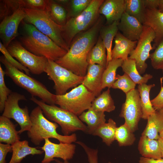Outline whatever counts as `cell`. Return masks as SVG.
Segmentation results:
<instances>
[{
  "instance_id": "6da1fadb",
  "label": "cell",
  "mask_w": 163,
  "mask_h": 163,
  "mask_svg": "<svg viewBox=\"0 0 163 163\" xmlns=\"http://www.w3.org/2000/svg\"><path fill=\"white\" fill-rule=\"evenodd\" d=\"M104 20L103 17L100 15L91 27L77 34L66 54L56 62L78 76L85 77L88 65V54L97 42Z\"/></svg>"
},
{
  "instance_id": "7a4b0ae2",
  "label": "cell",
  "mask_w": 163,
  "mask_h": 163,
  "mask_svg": "<svg viewBox=\"0 0 163 163\" xmlns=\"http://www.w3.org/2000/svg\"><path fill=\"white\" fill-rule=\"evenodd\" d=\"M23 32L19 41L27 50L38 56L56 61L63 57L67 51L61 47L33 25L22 21Z\"/></svg>"
},
{
  "instance_id": "3957f363",
  "label": "cell",
  "mask_w": 163,
  "mask_h": 163,
  "mask_svg": "<svg viewBox=\"0 0 163 163\" xmlns=\"http://www.w3.org/2000/svg\"><path fill=\"white\" fill-rule=\"evenodd\" d=\"M43 113L41 109L37 106L30 115L32 126L27 134L33 143L39 145L46 138L55 139L60 142L64 143H71L76 142L77 137L75 133L68 136L59 134L56 131L59 127L58 124L49 121Z\"/></svg>"
},
{
  "instance_id": "277c9868",
  "label": "cell",
  "mask_w": 163,
  "mask_h": 163,
  "mask_svg": "<svg viewBox=\"0 0 163 163\" xmlns=\"http://www.w3.org/2000/svg\"><path fill=\"white\" fill-rule=\"evenodd\" d=\"M0 61L5 66V75L16 84L27 91L32 96L38 97L48 104H55L56 94L51 93L43 84L13 66L3 55L0 56Z\"/></svg>"
},
{
  "instance_id": "5b68a950",
  "label": "cell",
  "mask_w": 163,
  "mask_h": 163,
  "mask_svg": "<svg viewBox=\"0 0 163 163\" xmlns=\"http://www.w3.org/2000/svg\"><path fill=\"white\" fill-rule=\"evenodd\" d=\"M104 0H92L83 12L77 16L68 18L62 26V35L69 47L74 37L79 34L91 27L100 15L99 8Z\"/></svg>"
},
{
  "instance_id": "8992f818",
  "label": "cell",
  "mask_w": 163,
  "mask_h": 163,
  "mask_svg": "<svg viewBox=\"0 0 163 163\" xmlns=\"http://www.w3.org/2000/svg\"><path fill=\"white\" fill-rule=\"evenodd\" d=\"M30 100L40 107L48 119L60 126L64 135H69L79 130L86 133L87 126L77 116L55 105L48 104L32 96Z\"/></svg>"
},
{
  "instance_id": "52a82bcc",
  "label": "cell",
  "mask_w": 163,
  "mask_h": 163,
  "mask_svg": "<svg viewBox=\"0 0 163 163\" xmlns=\"http://www.w3.org/2000/svg\"><path fill=\"white\" fill-rule=\"evenodd\" d=\"M24 9L26 14L24 22L33 25L61 47L69 50V48L62 35V26L54 22L45 11L30 8Z\"/></svg>"
},
{
  "instance_id": "ba28073f",
  "label": "cell",
  "mask_w": 163,
  "mask_h": 163,
  "mask_svg": "<svg viewBox=\"0 0 163 163\" xmlns=\"http://www.w3.org/2000/svg\"><path fill=\"white\" fill-rule=\"evenodd\" d=\"M95 97L82 84L62 95H56L55 104L78 116L91 107Z\"/></svg>"
},
{
  "instance_id": "9c48e42d",
  "label": "cell",
  "mask_w": 163,
  "mask_h": 163,
  "mask_svg": "<svg viewBox=\"0 0 163 163\" xmlns=\"http://www.w3.org/2000/svg\"><path fill=\"white\" fill-rule=\"evenodd\" d=\"M44 72L54 83L53 88L56 95H62L69 89L82 84L84 77L78 76L55 61L48 59Z\"/></svg>"
},
{
  "instance_id": "30bf717a",
  "label": "cell",
  "mask_w": 163,
  "mask_h": 163,
  "mask_svg": "<svg viewBox=\"0 0 163 163\" xmlns=\"http://www.w3.org/2000/svg\"><path fill=\"white\" fill-rule=\"evenodd\" d=\"M25 96L15 92L8 96L6 101L2 116L14 120L19 125V134L29 131L32 126L28 107H20L18 102L21 100H26Z\"/></svg>"
},
{
  "instance_id": "8fae6325",
  "label": "cell",
  "mask_w": 163,
  "mask_h": 163,
  "mask_svg": "<svg viewBox=\"0 0 163 163\" xmlns=\"http://www.w3.org/2000/svg\"><path fill=\"white\" fill-rule=\"evenodd\" d=\"M6 48L12 56L32 74L40 75L44 72L48 61L46 58L36 56L31 53L19 41L13 40Z\"/></svg>"
},
{
  "instance_id": "7c38bea8",
  "label": "cell",
  "mask_w": 163,
  "mask_h": 163,
  "mask_svg": "<svg viewBox=\"0 0 163 163\" xmlns=\"http://www.w3.org/2000/svg\"><path fill=\"white\" fill-rule=\"evenodd\" d=\"M143 26V31L137 41L136 46L128 57L135 60L137 69L140 75L144 73L147 67L145 61L149 58L150 51L153 50L151 43L156 37L154 31L151 27L144 25Z\"/></svg>"
},
{
  "instance_id": "4fadbf2b",
  "label": "cell",
  "mask_w": 163,
  "mask_h": 163,
  "mask_svg": "<svg viewBox=\"0 0 163 163\" xmlns=\"http://www.w3.org/2000/svg\"><path fill=\"white\" fill-rule=\"evenodd\" d=\"M126 99L122 106L119 116L124 118L125 122L134 132L138 129L139 122L142 115L140 98L137 89L126 94Z\"/></svg>"
},
{
  "instance_id": "5bb4252c",
  "label": "cell",
  "mask_w": 163,
  "mask_h": 163,
  "mask_svg": "<svg viewBox=\"0 0 163 163\" xmlns=\"http://www.w3.org/2000/svg\"><path fill=\"white\" fill-rule=\"evenodd\" d=\"M26 16L24 8H20L1 21L0 37L2 43L6 48L18 35L19 26Z\"/></svg>"
},
{
  "instance_id": "9a60e30c",
  "label": "cell",
  "mask_w": 163,
  "mask_h": 163,
  "mask_svg": "<svg viewBox=\"0 0 163 163\" xmlns=\"http://www.w3.org/2000/svg\"><path fill=\"white\" fill-rule=\"evenodd\" d=\"M43 145L41 147L45 152L42 163H50L55 158H59L63 161L72 158L75 153L76 145L71 143L60 142L56 144L51 142L48 138L44 139Z\"/></svg>"
},
{
  "instance_id": "2e32d148",
  "label": "cell",
  "mask_w": 163,
  "mask_h": 163,
  "mask_svg": "<svg viewBox=\"0 0 163 163\" xmlns=\"http://www.w3.org/2000/svg\"><path fill=\"white\" fill-rule=\"evenodd\" d=\"M106 68L97 64H89L86 74L82 84L95 97L101 94L103 89L102 80L103 72Z\"/></svg>"
},
{
  "instance_id": "e0dca14e",
  "label": "cell",
  "mask_w": 163,
  "mask_h": 163,
  "mask_svg": "<svg viewBox=\"0 0 163 163\" xmlns=\"http://www.w3.org/2000/svg\"><path fill=\"white\" fill-rule=\"evenodd\" d=\"M143 24L136 18L123 13L118 25L119 31L132 41H138L143 29Z\"/></svg>"
},
{
  "instance_id": "ac0fdd59",
  "label": "cell",
  "mask_w": 163,
  "mask_h": 163,
  "mask_svg": "<svg viewBox=\"0 0 163 163\" xmlns=\"http://www.w3.org/2000/svg\"><path fill=\"white\" fill-rule=\"evenodd\" d=\"M125 0H105L99 10L100 14L106 19V25L119 21L125 12Z\"/></svg>"
},
{
  "instance_id": "d6986e66",
  "label": "cell",
  "mask_w": 163,
  "mask_h": 163,
  "mask_svg": "<svg viewBox=\"0 0 163 163\" xmlns=\"http://www.w3.org/2000/svg\"><path fill=\"white\" fill-rule=\"evenodd\" d=\"M143 25L151 27L155 34L152 46L155 49L163 37V13L158 9L146 8Z\"/></svg>"
},
{
  "instance_id": "ffe728a7",
  "label": "cell",
  "mask_w": 163,
  "mask_h": 163,
  "mask_svg": "<svg viewBox=\"0 0 163 163\" xmlns=\"http://www.w3.org/2000/svg\"><path fill=\"white\" fill-rule=\"evenodd\" d=\"M115 45L112 50V59H127L136 48L137 41H132L124 36L119 31L114 38Z\"/></svg>"
},
{
  "instance_id": "44dd1931",
  "label": "cell",
  "mask_w": 163,
  "mask_h": 163,
  "mask_svg": "<svg viewBox=\"0 0 163 163\" xmlns=\"http://www.w3.org/2000/svg\"><path fill=\"white\" fill-rule=\"evenodd\" d=\"M146 126L142 134L152 139L158 140L159 133L163 130V111L160 109L149 116Z\"/></svg>"
},
{
  "instance_id": "7402d4cb",
  "label": "cell",
  "mask_w": 163,
  "mask_h": 163,
  "mask_svg": "<svg viewBox=\"0 0 163 163\" xmlns=\"http://www.w3.org/2000/svg\"><path fill=\"white\" fill-rule=\"evenodd\" d=\"M138 148L142 157L155 159L162 158L158 140L150 139L141 135Z\"/></svg>"
},
{
  "instance_id": "603a6c76",
  "label": "cell",
  "mask_w": 163,
  "mask_h": 163,
  "mask_svg": "<svg viewBox=\"0 0 163 163\" xmlns=\"http://www.w3.org/2000/svg\"><path fill=\"white\" fill-rule=\"evenodd\" d=\"M17 124H14L10 119L2 115L0 117V143L12 145L20 140Z\"/></svg>"
},
{
  "instance_id": "cb8c5ba5",
  "label": "cell",
  "mask_w": 163,
  "mask_h": 163,
  "mask_svg": "<svg viewBox=\"0 0 163 163\" xmlns=\"http://www.w3.org/2000/svg\"><path fill=\"white\" fill-rule=\"evenodd\" d=\"M12 154L9 163H20L24 158L30 155H41L44 151L35 147L30 146L26 140L18 141L11 145Z\"/></svg>"
},
{
  "instance_id": "d4e9b609",
  "label": "cell",
  "mask_w": 163,
  "mask_h": 163,
  "mask_svg": "<svg viewBox=\"0 0 163 163\" xmlns=\"http://www.w3.org/2000/svg\"><path fill=\"white\" fill-rule=\"evenodd\" d=\"M78 116L80 120L87 124L86 133L92 135L101 124L106 122L104 112L95 110L91 107Z\"/></svg>"
},
{
  "instance_id": "484cf974",
  "label": "cell",
  "mask_w": 163,
  "mask_h": 163,
  "mask_svg": "<svg viewBox=\"0 0 163 163\" xmlns=\"http://www.w3.org/2000/svg\"><path fill=\"white\" fill-rule=\"evenodd\" d=\"M119 21H116L110 24L104 25L101 27L99 35L101 38L106 49L107 66L112 59L111 51L113 39L119 31L118 25Z\"/></svg>"
},
{
  "instance_id": "4316f807",
  "label": "cell",
  "mask_w": 163,
  "mask_h": 163,
  "mask_svg": "<svg viewBox=\"0 0 163 163\" xmlns=\"http://www.w3.org/2000/svg\"><path fill=\"white\" fill-rule=\"evenodd\" d=\"M50 18L58 24L63 26L68 19V12L66 6L55 0H47L46 11Z\"/></svg>"
},
{
  "instance_id": "83f0119b",
  "label": "cell",
  "mask_w": 163,
  "mask_h": 163,
  "mask_svg": "<svg viewBox=\"0 0 163 163\" xmlns=\"http://www.w3.org/2000/svg\"><path fill=\"white\" fill-rule=\"evenodd\" d=\"M155 86L154 84L147 85L146 84L139 85L138 86L142 109V118L144 120H147L149 116L155 111L150 99V91Z\"/></svg>"
},
{
  "instance_id": "f1b7e54d",
  "label": "cell",
  "mask_w": 163,
  "mask_h": 163,
  "mask_svg": "<svg viewBox=\"0 0 163 163\" xmlns=\"http://www.w3.org/2000/svg\"><path fill=\"white\" fill-rule=\"evenodd\" d=\"M117 127L116 122L112 119L110 118L107 123L100 125L92 135L99 137L103 142L107 145L110 146L115 140Z\"/></svg>"
},
{
  "instance_id": "f546056e",
  "label": "cell",
  "mask_w": 163,
  "mask_h": 163,
  "mask_svg": "<svg viewBox=\"0 0 163 163\" xmlns=\"http://www.w3.org/2000/svg\"><path fill=\"white\" fill-rule=\"evenodd\" d=\"M106 52V48L99 35L96 43L88 54L87 61L88 64H97L106 68L107 66Z\"/></svg>"
},
{
  "instance_id": "4dcf8cb0",
  "label": "cell",
  "mask_w": 163,
  "mask_h": 163,
  "mask_svg": "<svg viewBox=\"0 0 163 163\" xmlns=\"http://www.w3.org/2000/svg\"><path fill=\"white\" fill-rule=\"evenodd\" d=\"M121 67L124 73L127 74L136 84H146L153 76L150 74H146L142 76L138 72L136 62L133 59L128 58L123 60Z\"/></svg>"
},
{
  "instance_id": "1f68e13d",
  "label": "cell",
  "mask_w": 163,
  "mask_h": 163,
  "mask_svg": "<svg viewBox=\"0 0 163 163\" xmlns=\"http://www.w3.org/2000/svg\"><path fill=\"white\" fill-rule=\"evenodd\" d=\"M91 107L95 111L104 112H110L114 110L115 106L109 88L95 98Z\"/></svg>"
},
{
  "instance_id": "d6a6232c",
  "label": "cell",
  "mask_w": 163,
  "mask_h": 163,
  "mask_svg": "<svg viewBox=\"0 0 163 163\" xmlns=\"http://www.w3.org/2000/svg\"><path fill=\"white\" fill-rule=\"evenodd\" d=\"M123 60L120 59H112L108 63L104 70L102 77V89L107 87L110 89L116 80V71L117 69L121 67Z\"/></svg>"
},
{
  "instance_id": "836d02e7",
  "label": "cell",
  "mask_w": 163,
  "mask_h": 163,
  "mask_svg": "<svg viewBox=\"0 0 163 163\" xmlns=\"http://www.w3.org/2000/svg\"><path fill=\"white\" fill-rule=\"evenodd\" d=\"M125 12L143 24L146 8L144 0H125Z\"/></svg>"
},
{
  "instance_id": "e575fe53",
  "label": "cell",
  "mask_w": 163,
  "mask_h": 163,
  "mask_svg": "<svg viewBox=\"0 0 163 163\" xmlns=\"http://www.w3.org/2000/svg\"><path fill=\"white\" fill-rule=\"evenodd\" d=\"M136 139L134 134L128 125L124 123L116 129L115 140L120 147L132 145Z\"/></svg>"
},
{
  "instance_id": "d590c367",
  "label": "cell",
  "mask_w": 163,
  "mask_h": 163,
  "mask_svg": "<svg viewBox=\"0 0 163 163\" xmlns=\"http://www.w3.org/2000/svg\"><path fill=\"white\" fill-rule=\"evenodd\" d=\"M92 1V0H70L66 6L68 12V19L79 15L87 8Z\"/></svg>"
},
{
  "instance_id": "8d00e7d4",
  "label": "cell",
  "mask_w": 163,
  "mask_h": 163,
  "mask_svg": "<svg viewBox=\"0 0 163 163\" xmlns=\"http://www.w3.org/2000/svg\"><path fill=\"white\" fill-rule=\"evenodd\" d=\"M136 84L126 73L122 75H116V80L111 88L121 90L125 94L135 88Z\"/></svg>"
},
{
  "instance_id": "74e56055",
  "label": "cell",
  "mask_w": 163,
  "mask_h": 163,
  "mask_svg": "<svg viewBox=\"0 0 163 163\" xmlns=\"http://www.w3.org/2000/svg\"><path fill=\"white\" fill-rule=\"evenodd\" d=\"M150 54L149 58L152 66L155 69H163V37L159 41L155 49Z\"/></svg>"
},
{
  "instance_id": "f35d334b",
  "label": "cell",
  "mask_w": 163,
  "mask_h": 163,
  "mask_svg": "<svg viewBox=\"0 0 163 163\" xmlns=\"http://www.w3.org/2000/svg\"><path fill=\"white\" fill-rule=\"evenodd\" d=\"M5 75L1 65H0V111H3L5 103L8 97L12 92L11 90L8 88L5 85L4 75Z\"/></svg>"
},
{
  "instance_id": "ab89813d",
  "label": "cell",
  "mask_w": 163,
  "mask_h": 163,
  "mask_svg": "<svg viewBox=\"0 0 163 163\" xmlns=\"http://www.w3.org/2000/svg\"><path fill=\"white\" fill-rule=\"evenodd\" d=\"M0 51L5 59L12 65L22 72L24 71L26 74L30 75V71L13 58L1 42H0Z\"/></svg>"
},
{
  "instance_id": "60d3db41",
  "label": "cell",
  "mask_w": 163,
  "mask_h": 163,
  "mask_svg": "<svg viewBox=\"0 0 163 163\" xmlns=\"http://www.w3.org/2000/svg\"><path fill=\"white\" fill-rule=\"evenodd\" d=\"M75 142L80 145L84 149L87 154L89 163H98L97 149L91 148L81 141H77Z\"/></svg>"
},
{
  "instance_id": "b9f144b4",
  "label": "cell",
  "mask_w": 163,
  "mask_h": 163,
  "mask_svg": "<svg viewBox=\"0 0 163 163\" xmlns=\"http://www.w3.org/2000/svg\"><path fill=\"white\" fill-rule=\"evenodd\" d=\"M163 77H161L160 79L161 88L159 93L155 97L151 100L152 106L155 110H160L163 107Z\"/></svg>"
},
{
  "instance_id": "7bdbcfd3",
  "label": "cell",
  "mask_w": 163,
  "mask_h": 163,
  "mask_svg": "<svg viewBox=\"0 0 163 163\" xmlns=\"http://www.w3.org/2000/svg\"><path fill=\"white\" fill-rule=\"evenodd\" d=\"M12 152L11 145L0 143V163H6L5 158L8 152Z\"/></svg>"
},
{
  "instance_id": "ee69618b",
  "label": "cell",
  "mask_w": 163,
  "mask_h": 163,
  "mask_svg": "<svg viewBox=\"0 0 163 163\" xmlns=\"http://www.w3.org/2000/svg\"><path fill=\"white\" fill-rule=\"evenodd\" d=\"M159 0H144L146 8L158 9Z\"/></svg>"
},
{
  "instance_id": "f6af8a7d",
  "label": "cell",
  "mask_w": 163,
  "mask_h": 163,
  "mask_svg": "<svg viewBox=\"0 0 163 163\" xmlns=\"http://www.w3.org/2000/svg\"><path fill=\"white\" fill-rule=\"evenodd\" d=\"M139 163H163V158L155 159L141 157L140 158Z\"/></svg>"
},
{
  "instance_id": "bcb514c9",
  "label": "cell",
  "mask_w": 163,
  "mask_h": 163,
  "mask_svg": "<svg viewBox=\"0 0 163 163\" xmlns=\"http://www.w3.org/2000/svg\"><path fill=\"white\" fill-rule=\"evenodd\" d=\"M58 3L66 6L69 4L70 0H55Z\"/></svg>"
},
{
  "instance_id": "7dc6e473",
  "label": "cell",
  "mask_w": 163,
  "mask_h": 163,
  "mask_svg": "<svg viewBox=\"0 0 163 163\" xmlns=\"http://www.w3.org/2000/svg\"><path fill=\"white\" fill-rule=\"evenodd\" d=\"M160 147L162 158H163V139L159 138L158 140Z\"/></svg>"
},
{
  "instance_id": "c3c4849f",
  "label": "cell",
  "mask_w": 163,
  "mask_h": 163,
  "mask_svg": "<svg viewBox=\"0 0 163 163\" xmlns=\"http://www.w3.org/2000/svg\"><path fill=\"white\" fill-rule=\"evenodd\" d=\"M158 9L160 11L163 13V0H159Z\"/></svg>"
},
{
  "instance_id": "681fc988",
  "label": "cell",
  "mask_w": 163,
  "mask_h": 163,
  "mask_svg": "<svg viewBox=\"0 0 163 163\" xmlns=\"http://www.w3.org/2000/svg\"><path fill=\"white\" fill-rule=\"evenodd\" d=\"M54 161L56 163H70L67 160L63 161H62L58 159H55Z\"/></svg>"
},
{
  "instance_id": "f907efd6",
  "label": "cell",
  "mask_w": 163,
  "mask_h": 163,
  "mask_svg": "<svg viewBox=\"0 0 163 163\" xmlns=\"http://www.w3.org/2000/svg\"><path fill=\"white\" fill-rule=\"evenodd\" d=\"M160 138L163 139V130L159 133Z\"/></svg>"
},
{
  "instance_id": "816d5d0a",
  "label": "cell",
  "mask_w": 163,
  "mask_h": 163,
  "mask_svg": "<svg viewBox=\"0 0 163 163\" xmlns=\"http://www.w3.org/2000/svg\"><path fill=\"white\" fill-rule=\"evenodd\" d=\"M161 109L163 111V107H162L161 109Z\"/></svg>"
},
{
  "instance_id": "f5cc1de1",
  "label": "cell",
  "mask_w": 163,
  "mask_h": 163,
  "mask_svg": "<svg viewBox=\"0 0 163 163\" xmlns=\"http://www.w3.org/2000/svg\"><path fill=\"white\" fill-rule=\"evenodd\" d=\"M108 163H112L111 162L109 161V162H108Z\"/></svg>"
},
{
  "instance_id": "db71d44e",
  "label": "cell",
  "mask_w": 163,
  "mask_h": 163,
  "mask_svg": "<svg viewBox=\"0 0 163 163\" xmlns=\"http://www.w3.org/2000/svg\"><path fill=\"white\" fill-rule=\"evenodd\" d=\"M162 72L163 73V69L162 70Z\"/></svg>"
}]
</instances>
